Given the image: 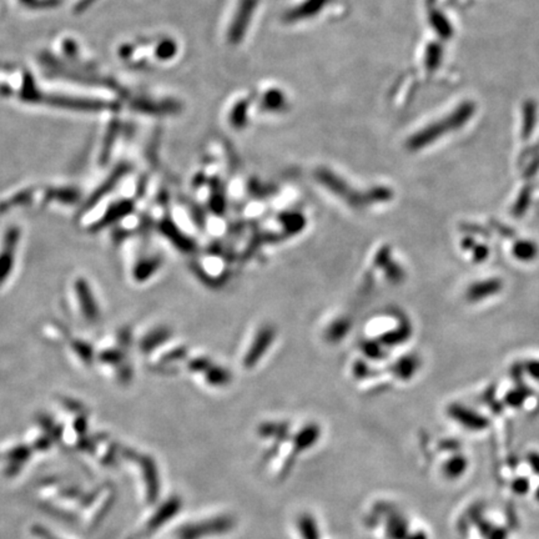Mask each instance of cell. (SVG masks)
<instances>
[{"instance_id": "cell-2", "label": "cell", "mask_w": 539, "mask_h": 539, "mask_svg": "<svg viewBox=\"0 0 539 539\" xmlns=\"http://www.w3.org/2000/svg\"><path fill=\"white\" fill-rule=\"evenodd\" d=\"M466 461L463 458H454L449 461V465L446 466V472L451 477H458L462 475L466 470Z\"/></svg>"}, {"instance_id": "cell-3", "label": "cell", "mask_w": 539, "mask_h": 539, "mask_svg": "<svg viewBox=\"0 0 539 539\" xmlns=\"http://www.w3.org/2000/svg\"><path fill=\"white\" fill-rule=\"evenodd\" d=\"M527 488H528V482L524 480V478H521V480H518L514 483V490L518 493H524V492L527 491Z\"/></svg>"}, {"instance_id": "cell-4", "label": "cell", "mask_w": 539, "mask_h": 539, "mask_svg": "<svg viewBox=\"0 0 539 539\" xmlns=\"http://www.w3.org/2000/svg\"><path fill=\"white\" fill-rule=\"evenodd\" d=\"M529 462H531V465L533 467L534 470L539 473V456H531Z\"/></svg>"}, {"instance_id": "cell-1", "label": "cell", "mask_w": 539, "mask_h": 539, "mask_svg": "<svg viewBox=\"0 0 539 539\" xmlns=\"http://www.w3.org/2000/svg\"><path fill=\"white\" fill-rule=\"evenodd\" d=\"M389 531H390L392 538H402L406 533V523H405L403 518H392Z\"/></svg>"}, {"instance_id": "cell-5", "label": "cell", "mask_w": 539, "mask_h": 539, "mask_svg": "<svg viewBox=\"0 0 539 539\" xmlns=\"http://www.w3.org/2000/svg\"><path fill=\"white\" fill-rule=\"evenodd\" d=\"M410 539H426V537H425V534L417 533L415 535H412Z\"/></svg>"}, {"instance_id": "cell-6", "label": "cell", "mask_w": 539, "mask_h": 539, "mask_svg": "<svg viewBox=\"0 0 539 539\" xmlns=\"http://www.w3.org/2000/svg\"><path fill=\"white\" fill-rule=\"evenodd\" d=\"M537 498H538L539 499V488H538V491H537Z\"/></svg>"}]
</instances>
